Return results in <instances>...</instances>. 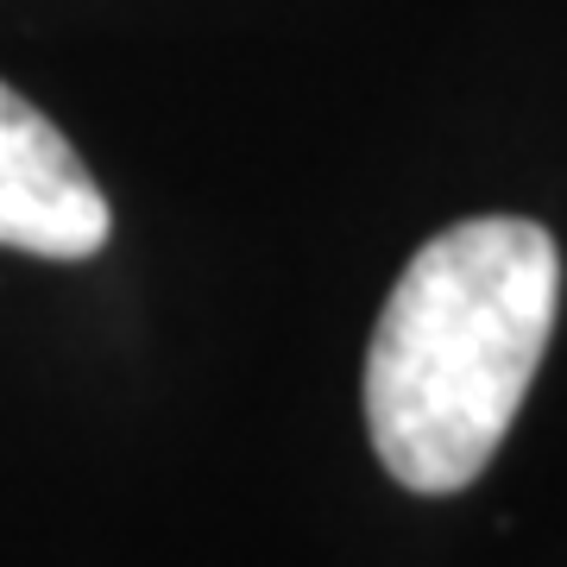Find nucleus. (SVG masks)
<instances>
[{"instance_id": "f257e3e1", "label": "nucleus", "mask_w": 567, "mask_h": 567, "mask_svg": "<svg viewBox=\"0 0 567 567\" xmlns=\"http://www.w3.org/2000/svg\"><path fill=\"white\" fill-rule=\"evenodd\" d=\"M561 303V252L536 221L480 215L404 265L372 353L365 423L398 486L461 492L511 435Z\"/></svg>"}, {"instance_id": "f03ea898", "label": "nucleus", "mask_w": 567, "mask_h": 567, "mask_svg": "<svg viewBox=\"0 0 567 567\" xmlns=\"http://www.w3.org/2000/svg\"><path fill=\"white\" fill-rule=\"evenodd\" d=\"M114 234L107 196L58 126L0 82V246L32 259H89Z\"/></svg>"}]
</instances>
